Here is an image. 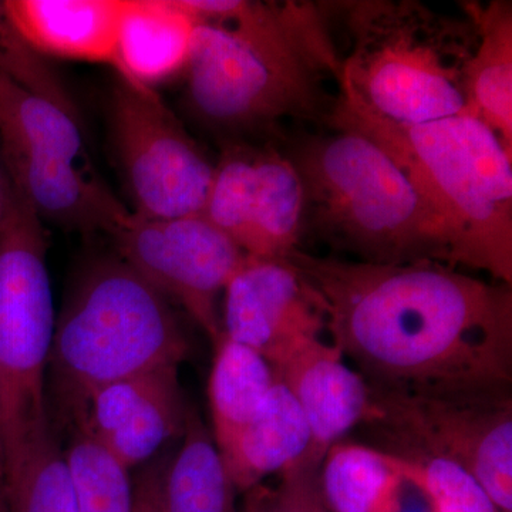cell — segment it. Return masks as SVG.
<instances>
[{"mask_svg":"<svg viewBox=\"0 0 512 512\" xmlns=\"http://www.w3.org/2000/svg\"><path fill=\"white\" fill-rule=\"evenodd\" d=\"M195 26L181 0H124L113 69L154 89L185 72Z\"/></svg>","mask_w":512,"mask_h":512,"instance_id":"2e32d148","label":"cell"},{"mask_svg":"<svg viewBox=\"0 0 512 512\" xmlns=\"http://www.w3.org/2000/svg\"><path fill=\"white\" fill-rule=\"evenodd\" d=\"M394 458L397 468L384 490L377 512H437L433 497L414 467L402 458Z\"/></svg>","mask_w":512,"mask_h":512,"instance_id":"484cf974","label":"cell"},{"mask_svg":"<svg viewBox=\"0 0 512 512\" xmlns=\"http://www.w3.org/2000/svg\"><path fill=\"white\" fill-rule=\"evenodd\" d=\"M309 440L301 407L276 377L258 412L220 453L235 490L247 493L269 474L298 463Z\"/></svg>","mask_w":512,"mask_h":512,"instance_id":"e0dca14e","label":"cell"},{"mask_svg":"<svg viewBox=\"0 0 512 512\" xmlns=\"http://www.w3.org/2000/svg\"><path fill=\"white\" fill-rule=\"evenodd\" d=\"M329 126L372 138L402 167L450 232L453 266L512 284V156L471 114L399 124L340 87Z\"/></svg>","mask_w":512,"mask_h":512,"instance_id":"3957f363","label":"cell"},{"mask_svg":"<svg viewBox=\"0 0 512 512\" xmlns=\"http://www.w3.org/2000/svg\"><path fill=\"white\" fill-rule=\"evenodd\" d=\"M343 5L352 52L342 63L340 87L393 123L467 113L466 72L478 43L470 16L444 15L416 0Z\"/></svg>","mask_w":512,"mask_h":512,"instance_id":"8992f818","label":"cell"},{"mask_svg":"<svg viewBox=\"0 0 512 512\" xmlns=\"http://www.w3.org/2000/svg\"><path fill=\"white\" fill-rule=\"evenodd\" d=\"M120 258L177 303L215 343L222 336L218 298L247 255L204 214L130 220L114 234Z\"/></svg>","mask_w":512,"mask_h":512,"instance_id":"30bf717a","label":"cell"},{"mask_svg":"<svg viewBox=\"0 0 512 512\" xmlns=\"http://www.w3.org/2000/svg\"><path fill=\"white\" fill-rule=\"evenodd\" d=\"M183 444L164 467L151 468L134 485L147 512H235V487L210 431L188 410Z\"/></svg>","mask_w":512,"mask_h":512,"instance_id":"9a60e30c","label":"cell"},{"mask_svg":"<svg viewBox=\"0 0 512 512\" xmlns=\"http://www.w3.org/2000/svg\"><path fill=\"white\" fill-rule=\"evenodd\" d=\"M0 512H8V503H6L5 480L0 478Z\"/></svg>","mask_w":512,"mask_h":512,"instance_id":"f1b7e54d","label":"cell"},{"mask_svg":"<svg viewBox=\"0 0 512 512\" xmlns=\"http://www.w3.org/2000/svg\"><path fill=\"white\" fill-rule=\"evenodd\" d=\"M386 453L414 467L437 512H501L483 485L456 461L412 447L392 448Z\"/></svg>","mask_w":512,"mask_h":512,"instance_id":"cb8c5ba5","label":"cell"},{"mask_svg":"<svg viewBox=\"0 0 512 512\" xmlns=\"http://www.w3.org/2000/svg\"><path fill=\"white\" fill-rule=\"evenodd\" d=\"M242 512H330L319 488V470L295 464L274 487L258 484L247 491Z\"/></svg>","mask_w":512,"mask_h":512,"instance_id":"d4e9b609","label":"cell"},{"mask_svg":"<svg viewBox=\"0 0 512 512\" xmlns=\"http://www.w3.org/2000/svg\"><path fill=\"white\" fill-rule=\"evenodd\" d=\"M64 457L79 512H134L130 470L93 437L74 430Z\"/></svg>","mask_w":512,"mask_h":512,"instance_id":"603a6c76","label":"cell"},{"mask_svg":"<svg viewBox=\"0 0 512 512\" xmlns=\"http://www.w3.org/2000/svg\"><path fill=\"white\" fill-rule=\"evenodd\" d=\"M478 43L466 72L467 113L487 124L512 156V5L461 2Z\"/></svg>","mask_w":512,"mask_h":512,"instance_id":"ac0fdd59","label":"cell"},{"mask_svg":"<svg viewBox=\"0 0 512 512\" xmlns=\"http://www.w3.org/2000/svg\"><path fill=\"white\" fill-rule=\"evenodd\" d=\"M224 293L222 332L272 367L326 329L318 296L286 258L247 255Z\"/></svg>","mask_w":512,"mask_h":512,"instance_id":"8fae6325","label":"cell"},{"mask_svg":"<svg viewBox=\"0 0 512 512\" xmlns=\"http://www.w3.org/2000/svg\"><path fill=\"white\" fill-rule=\"evenodd\" d=\"M303 187L288 156L266 148L255 153L248 256L285 258L302 239Z\"/></svg>","mask_w":512,"mask_h":512,"instance_id":"d6986e66","label":"cell"},{"mask_svg":"<svg viewBox=\"0 0 512 512\" xmlns=\"http://www.w3.org/2000/svg\"><path fill=\"white\" fill-rule=\"evenodd\" d=\"M396 468L386 451L339 441L320 464V494L330 512H377Z\"/></svg>","mask_w":512,"mask_h":512,"instance_id":"7402d4cb","label":"cell"},{"mask_svg":"<svg viewBox=\"0 0 512 512\" xmlns=\"http://www.w3.org/2000/svg\"><path fill=\"white\" fill-rule=\"evenodd\" d=\"M187 414L178 366H165L101 387L73 427L131 470L183 436Z\"/></svg>","mask_w":512,"mask_h":512,"instance_id":"7c38bea8","label":"cell"},{"mask_svg":"<svg viewBox=\"0 0 512 512\" xmlns=\"http://www.w3.org/2000/svg\"><path fill=\"white\" fill-rule=\"evenodd\" d=\"M55 328L45 227L8 180L0 215V426L5 458L52 427L46 375Z\"/></svg>","mask_w":512,"mask_h":512,"instance_id":"52a82bcc","label":"cell"},{"mask_svg":"<svg viewBox=\"0 0 512 512\" xmlns=\"http://www.w3.org/2000/svg\"><path fill=\"white\" fill-rule=\"evenodd\" d=\"M0 478L5 480V447H3L2 426H0Z\"/></svg>","mask_w":512,"mask_h":512,"instance_id":"83f0119b","label":"cell"},{"mask_svg":"<svg viewBox=\"0 0 512 512\" xmlns=\"http://www.w3.org/2000/svg\"><path fill=\"white\" fill-rule=\"evenodd\" d=\"M187 353V336L163 293L123 259H96L56 320L46 394L57 420L74 426L101 387L180 366Z\"/></svg>","mask_w":512,"mask_h":512,"instance_id":"5b68a950","label":"cell"},{"mask_svg":"<svg viewBox=\"0 0 512 512\" xmlns=\"http://www.w3.org/2000/svg\"><path fill=\"white\" fill-rule=\"evenodd\" d=\"M16 35L42 57L116 62L124 0H6Z\"/></svg>","mask_w":512,"mask_h":512,"instance_id":"5bb4252c","label":"cell"},{"mask_svg":"<svg viewBox=\"0 0 512 512\" xmlns=\"http://www.w3.org/2000/svg\"><path fill=\"white\" fill-rule=\"evenodd\" d=\"M8 512H79L64 451L52 427L5 458Z\"/></svg>","mask_w":512,"mask_h":512,"instance_id":"44dd1931","label":"cell"},{"mask_svg":"<svg viewBox=\"0 0 512 512\" xmlns=\"http://www.w3.org/2000/svg\"><path fill=\"white\" fill-rule=\"evenodd\" d=\"M333 130L288 156L302 181V238L366 264L453 266L450 232L402 167L365 134Z\"/></svg>","mask_w":512,"mask_h":512,"instance_id":"277c9868","label":"cell"},{"mask_svg":"<svg viewBox=\"0 0 512 512\" xmlns=\"http://www.w3.org/2000/svg\"><path fill=\"white\" fill-rule=\"evenodd\" d=\"M6 188H8V177H6L2 161H0V215H2L3 204H5Z\"/></svg>","mask_w":512,"mask_h":512,"instance_id":"4316f807","label":"cell"},{"mask_svg":"<svg viewBox=\"0 0 512 512\" xmlns=\"http://www.w3.org/2000/svg\"><path fill=\"white\" fill-rule=\"evenodd\" d=\"M215 345L208 397L215 444L222 450L258 412L276 377L264 356L224 333Z\"/></svg>","mask_w":512,"mask_h":512,"instance_id":"ffe728a7","label":"cell"},{"mask_svg":"<svg viewBox=\"0 0 512 512\" xmlns=\"http://www.w3.org/2000/svg\"><path fill=\"white\" fill-rule=\"evenodd\" d=\"M272 369L295 397L311 433L309 446L296 464L319 470L330 447L365 423L370 412L369 384L345 365L335 346L320 339L305 343Z\"/></svg>","mask_w":512,"mask_h":512,"instance_id":"4fadbf2b","label":"cell"},{"mask_svg":"<svg viewBox=\"0 0 512 512\" xmlns=\"http://www.w3.org/2000/svg\"><path fill=\"white\" fill-rule=\"evenodd\" d=\"M5 18V6H3V2H0V20Z\"/></svg>","mask_w":512,"mask_h":512,"instance_id":"4dcf8cb0","label":"cell"},{"mask_svg":"<svg viewBox=\"0 0 512 512\" xmlns=\"http://www.w3.org/2000/svg\"><path fill=\"white\" fill-rule=\"evenodd\" d=\"M316 293L333 346L384 392L511 397L512 292L436 261L285 256Z\"/></svg>","mask_w":512,"mask_h":512,"instance_id":"6da1fadb","label":"cell"},{"mask_svg":"<svg viewBox=\"0 0 512 512\" xmlns=\"http://www.w3.org/2000/svg\"><path fill=\"white\" fill-rule=\"evenodd\" d=\"M134 512H147L146 507L137 500L136 494H134Z\"/></svg>","mask_w":512,"mask_h":512,"instance_id":"f546056e","label":"cell"},{"mask_svg":"<svg viewBox=\"0 0 512 512\" xmlns=\"http://www.w3.org/2000/svg\"><path fill=\"white\" fill-rule=\"evenodd\" d=\"M370 387V386H369ZM386 450L412 447L450 458L483 485L501 512H512V399H453L370 387L365 423Z\"/></svg>","mask_w":512,"mask_h":512,"instance_id":"9c48e42d","label":"cell"},{"mask_svg":"<svg viewBox=\"0 0 512 512\" xmlns=\"http://www.w3.org/2000/svg\"><path fill=\"white\" fill-rule=\"evenodd\" d=\"M197 22L185 67L195 116L249 131L322 109V79L340 76L322 16L311 3L181 0Z\"/></svg>","mask_w":512,"mask_h":512,"instance_id":"7a4b0ae2","label":"cell"},{"mask_svg":"<svg viewBox=\"0 0 512 512\" xmlns=\"http://www.w3.org/2000/svg\"><path fill=\"white\" fill-rule=\"evenodd\" d=\"M110 126L134 215L161 220L201 214L215 165L156 90L117 74Z\"/></svg>","mask_w":512,"mask_h":512,"instance_id":"ba28073f","label":"cell"}]
</instances>
